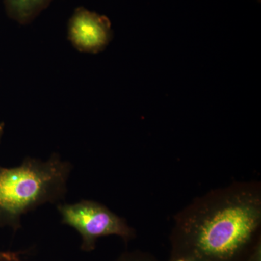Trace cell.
Segmentation results:
<instances>
[{
    "instance_id": "7a4b0ae2",
    "label": "cell",
    "mask_w": 261,
    "mask_h": 261,
    "mask_svg": "<svg viewBox=\"0 0 261 261\" xmlns=\"http://www.w3.org/2000/svg\"><path fill=\"white\" fill-rule=\"evenodd\" d=\"M73 166L54 152L47 161L27 157L15 167L0 166V228L16 232L24 215L45 204L61 203Z\"/></svg>"
},
{
    "instance_id": "3957f363",
    "label": "cell",
    "mask_w": 261,
    "mask_h": 261,
    "mask_svg": "<svg viewBox=\"0 0 261 261\" xmlns=\"http://www.w3.org/2000/svg\"><path fill=\"white\" fill-rule=\"evenodd\" d=\"M61 223L73 228L81 237V250L94 251L97 240L103 237L116 236L126 243L137 237L135 228L126 220L118 216L100 202L82 200L75 203L57 205Z\"/></svg>"
},
{
    "instance_id": "5b68a950",
    "label": "cell",
    "mask_w": 261,
    "mask_h": 261,
    "mask_svg": "<svg viewBox=\"0 0 261 261\" xmlns=\"http://www.w3.org/2000/svg\"><path fill=\"white\" fill-rule=\"evenodd\" d=\"M54 0H3L8 17L20 25L32 23Z\"/></svg>"
},
{
    "instance_id": "8992f818",
    "label": "cell",
    "mask_w": 261,
    "mask_h": 261,
    "mask_svg": "<svg viewBox=\"0 0 261 261\" xmlns=\"http://www.w3.org/2000/svg\"><path fill=\"white\" fill-rule=\"evenodd\" d=\"M113 261H160L152 254L142 250H135L126 251L121 254Z\"/></svg>"
},
{
    "instance_id": "52a82bcc",
    "label": "cell",
    "mask_w": 261,
    "mask_h": 261,
    "mask_svg": "<svg viewBox=\"0 0 261 261\" xmlns=\"http://www.w3.org/2000/svg\"><path fill=\"white\" fill-rule=\"evenodd\" d=\"M5 124L4 122L0 123V144L4 135ZM25 250L20 251H3L0 250V261H23V255H25Z\"/></svg>"
},
{
    "instance_id": "6da1fadb",
    "label": "cell",
    "mask_w": 261,
    "mask_h": 261,
    "mask_svg": "<svg viewBox=\"0 0 261 261\" xmlns=\"http://www.w3.org/2000/svg\"><path fill=\"white\" fill-rule=\"evenodd\" d=\"M260 229V182L233 181L175 215L168 261H247Z\"/></svg>"
},
{
    "instance_id": "ba28073f",
    "label": "cell",
    "mask_w": 261,
    "mask_h": 261,
    "mask_svg": "<svg viewBox=\"0 0 261 261\" xmlns=\"http://www.w3.org/2000/svg\"><path fill=\"white\" fill-rule=\"evenodd\" d=\"M247 261H261V240L254 247Z\"/></svg>"
},
{
    "instance_id": "277c9868",
    "label": "cell",
    "mask_w": 261,
    "mask_h": 261,
    "mask_svg": "<svg viewBox=\"0 0 261 261\" xmlns=\"http://www.w3.org/2000/svg\"><path fill=\"white\" fill-rule=\"evenodd\" d=\"M67 32L73 47L81 53L89 54L105 50L113 37L109 18L84 7H78L72 13Z\"/></svg>"
}]
</instances>
